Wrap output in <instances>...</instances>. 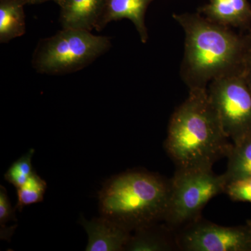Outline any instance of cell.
<instances>
[{"instance_id": "obj_1", "label": "cell", "mask_w": 251, "mask_h": 251, "mask_svg": "<svg viewBox=\"0 0 251 251\" xmlns=\"http://www.w3.org/2000/svg\"><path fill=\"white\" fill-rule=\"evenodd\" d=\"M185 32L181 76L189 90L207 89L219 77L244 73L251 30L237 33L199 13L173 14Z\"/></svg>"}, {"instance_id": "obj_2", "label": "cell", "mask_w": 251, "mask_h": 251, "mask_svg": "<svg viewBox=\"0 0 251 251\" xmlns=\"http://www.w3.org/2000/svg\"><path fill=\"white\" fill-rule=\"evenodd\" d=\"M225 133L207 89L189 90L172 115L165 142L176 168L212 170L227 157L232 143Z\"/></svg>"}, {"instance_id": "obj_3", "label": "cell", "mask_w": 251, "mask_h": 251, "mask_svg": "<svg viewBox=\"0 0 251 251\" xmlns=\"http://www.w3.org/2000/svg\"><path fill=\"white\" fill-rule=\"evenodd\" d=\"M170 180L146 171H130L112 176L99 195L100 216L130 232L163 222Z\"/></svg>"}, {"instance_id": "obj_4", "label": "cell", "mask_w": 251, "mask_h": 251, "mask_svg": "<svg viewBox=\"0 0 251 251\" xmlns=\"http://www.w3.org/2000/svg\"><path fill=\"white\" fill-rule=\"evenodd\" d=\"M110 38L97 36L92 31L64 29L41 40L33 55L36 72L60 75L87 67L108 50Z\"/></svg>"}, {"instance_id": "obj_5", "label": "cell", "mask_w": 251, "mask_h": 251, "mask_svg": "<svg viewBox=\"0 0 251 251\" xmlns=\"http://www.w3.org/2000/svg\"><path fill=\"white\" fill-rule=\"evenodd\" d=\"M227 180L212 170L176 168L170 179V193L163 222L177 230L202 217V209L213 198L225 193Z\"/></svg>"}, {"instance_id": "obj_6", "label": "cell", "mask_w": 251, "mask_h": 251, "mask_svg": "<svg viewBox=\"0 0 251 251\" xmlns=\"http://www.w3.org/2000/svg\"><path fill=\"white\" fill-rule=\"evenodd\" d=\"M207 92L225 133L232 143L251 134V90L244 73L211 81Z\"/></svg>"}, {"instance_id": "obj_7", "label": "cell", "mask_w": 251, "mask_h": 251, "mask_svg": "<svg viewBox=\"0 0 251 251\" xmlns=\"http://www.w3.org/2000/svg\"><path fill=\"white\" fill-rule=\"evenodd\" d=\"M180 251H251V221L227 227L202 217L176 231Z\"/></svg>"}, {"instance_id": "obj_8", "label": "cell", "mask_w": 251, "mask_h": 251, "mask_svg": "<svg viewBox=\"0 0 251 251\" xmlns=\"http://www.w3.org/2000/svg\"><path fill=\"white\" fill-rule=\"evenodd\" d=\"M80 224L88 234L87 251H125L132 234L128 229L101 216L90 221L82 218Z\"/></svg>"}, {"instance_id": "obj_9", "label": "cell", "mask_w": 251, "mask_h": 251, "mask_svg": "<svg viewBox=\"0 0 251 251\" xmlns=\"http://www.w3.org/2000/svg\"><path fill=\"white\" fill-rule=\"evenodd\" d=\"M198 12L209 21L240 31L251 30V5L249 0H208Z\"/></svg>"}, {"instance_id": "obj_10", "label": "cell", "mask_w": 251, "mask_h": 251, "mask_svg": "<svg viewBox=\"0 0 251 251\" xmlns=\"http://www.w3.org/2000/svg\"><path fill=\"white\" fill-rule=\"evenodd\" d=\"M105 0H59V21L64 29H96L103 14Z\"/></svg>"}, {"instance_id": "obj_11", "label": "cell", "mask_w": 251, "mask_h": 251, "mask_svg": "<svg viewBox=\"0 0 251 251\" xmlns=\"http://www.w3.org/2000/svg\"><path fill=\"white\" fill-rule=\"evenodd\" d=\"M154 0H105L103 14L96 30L101 31L112 21L128 19L134 25L142 42L148 41L145 25V14L150 4Z\"/></svg>"}, {"instance_id": "obj_12", "label": "cell", "mask_w": 251, "mask_h": 251, "mask_svg": "<svg viewBox=\"0 0 251 251\" xmlns=\"http://www.w3.org/2000/svg\"><path fill=\"white\" fill-rule=\"evenodd\" d=\"M161 222L143 226L133 231L125 251H171L179 250L176 230Z\"/></svg>"}, {"instance_id": "obj_13", "label": "cell", "mask_w": 251, "mask_h": 251, "mask_svg": "<svg viewBox=\"0 0 251 251\" xmlns=\"http://www.w3.org/2000/svg\"><path fill=\"white\" fill-rule=\"evenodd\" d=\"M25 0H0V42H9L25 33Z\"/></svg>"}, {"instance_id": "obj_14", "label": "cell", "mask_w": 251, "mask_h": 251, "mask_svg": "<svg viewBox=\"0 0 251 251\" xmlns=\"http://www.w3.org/2000/svg\"><path fill=\"white\" fill-rule=\"evenodd\" d=\"M226 158L227 166L224 175L227 183L251 177V134L232 143Z\"/></svg>"}, {"instance_id": "obj_15", "label": "cell", "mask_w": 251, "mask_h": 251, "mask_svg": "<svg viewBox=\"0 0 251 251\" xmlns=\"http://www.w3.org/2000/svg\"><path fill=\"white\" fill-rule=\"evenodd\" d=\"M46 189L47 184L45 180L34 172L24 184L17 188L16 209L22 211L25 206L42 202Z\"/></svg>"}, {"instance_id": "obj_16", "label": "cell", "mask_w": 251, "mask_h": 251, "mask_svg": "<svg viewBox=\"0 0 251 251\" xmlns=\"http://www.w3.org/2000/svg\"><path fill=\"white\" fill-rule=\"evenodd\" d=\"M34 149H30L27 153L14 162L4 175V179L14 185L16 188L21 187L34 173L31 165Z\"/></svg>"}, {"instance_id": "obj_17", "label": "cell", "mask_w": 251, "mask_h": 251, "mask_svg": "<svg viewBox=\"0 0 251 251\" xmlns=\"http://www.w3.org/2000/svg\"><path fill=\"white\" fill-rule=\"evenodd\" d=\"M225 193L236 202L251 203V177L227 183Z\"/></svg>"}, {"instance_id": "obj_18", "label": "cell", "mask_w": 251, "mask_h": 251, "mask_svg": "<svg viewBox=\"0 0 251 251\" xmlns=\"http://www.w3.org/2000/svg\"><path fill=\"white\" fill-rule=\"evenodd\" d=\"M16 209V208H15ZM11 206L7 191L4 186H0V226L1 232L4 231L6 223L17 221L15 216V210Z\"/></svg>"}, {"instance_id": "obj_19", "label": "cell", "mask_w": 251, "mask_h": 251, "mask_svg": "<svg viewBox=\"0 0 251 251\" xmlns=\"http://www.w3.org/2000/svg\"><path fill=\"white\" fill-rule=\"evenodd\" d=\"M244 75L248 85L251 90V50L248 54L244 65Z\"/></svg>"}, {"instance_id": "obj_20", "label": "cell", "mask_w": 251, "mask_h": 251, "mask_svg": "<svg viewBox=\"0 0 251 251\" xmlns=\"http://www.w3.org/2000/svg\"><path fill=\"white\" fill-rule=\"evenodd\" d=\"M27 4H41V3L46 2V1H53L54 2L57 3L59 0H25Z\"/></svg>"}]
</instances>
